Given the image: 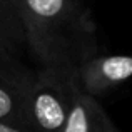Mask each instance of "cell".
Segmentation results:
<instances>
[{"instance_id": "cell-4", "label": "cell", "mask_w": 132, "mask_h": 132, "mask_svg": "<svg viewBox=\"0 0 132 132\" xmlns=\"http://www.w3.org/2000/svg\"><path fill=\"white\" fill-rule=\"evenodd\" d=\"M62 132H119L105 110L97 104L95 97L77 87L74 90L70 110Z\"/></svg>"}, {"instance_id": "cell-7", "label": "cell", "mask_w": 132, "mask_h": 132, "mask_svg": "<svg viewBox=\"0 0 132 132\" xmlns=\"http://www.w3.org/2000/svg\"><path fill=\"white\" fill-rule=\"evenodd\" d=\"M29 69H25L20 62V59L17 55H13L9 48L3 45L0 40V72H12V74H22L27 72Z\"/></svg>"}, {"instance_id": "cell-6", "label": "cell", "mask_w": 132, "mask_h": 132, "mask_svg": "<svg viewBox=\"0 0 132 132\" xmlns=\"http://www.w3.org/2000/svg\"><path fill=\"white\" fill-rule=\"evenodd\" d=\"M0 40L19 59L27 50L25 32L15 0H0Z\"/></svg>"}, {"instance_id": "cell-3", "label": "cell", "mask_w": 132, "mask_h": 132, "mask_svg": "<svg viewBox=\"0 0 132 132\" xmlns=\"http://www.w3.org/2000/svg\"><path fill=\"white\" fill-rule=\"evenodd\" d=\"M132 77V55H94L77 67L79 87L92 97L112 90Z\"/></svg>"}, {"instance_id": "cell-2", "label": "cell", "mask_w": 132, "mask_h": 132, "mask_svg": "<svg viewBox=\"0 0 132 132\" xmlns=\"http://www.w3.org/2000/svg\"><path fill=\"white\" fill-rule=\"evenodd\" d=\"M77 87V69L39 67L25 84V116L30 132H62Z\"/></svg>"}, {"instance_id": "cell-8", "label": "cell", "mask_w": 132, "mask_h": 132, "mask_svg": "<svg viewBox=\"0 0 132 132\" xmlns=\"http://www.w3.org/2000/svg\"><path fill=\"white\" fill-rule=\"evenodd\" d=\"M0 132H29V130H23V129H19V127H13V126H9V124L0 122Z\"/></svg>"}, {"instance_id": "cell-1", "label": "cell", "mask_w": 132, "mask_h": 132, "mask_svg": "<svg viewBox=\"0 0 132 132\" xmlns=\"http://www.w3.org/2000/svg\"><path fill=\"white\" fill-rule=\"evenodd\" d=\"M39 67L77 69L97 55V27L82 0H15Z\"/></svg>"}, {"instance_id": "cell-5", "label": "cell", "mask_w": 132, "mask_h": 132, "mask_svg": "<svg viewBox=\"0 0 132 132\" xmlns=\"http://www.w3.org/2000/svg\"><path fill=\"white\" fill-rule=\"evenodd\" d=\"M30 70L22 74L0 72V122L29 130L25 116V84Z\"/></svg>"}]
</instances>
